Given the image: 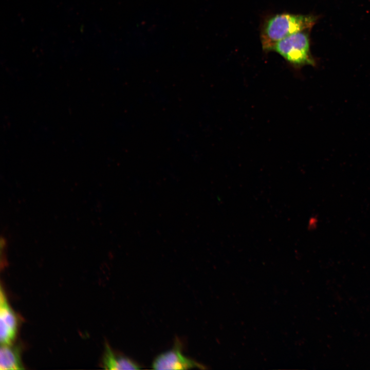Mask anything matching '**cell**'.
<instances>
[{
  "instance_id": "1",
  "label": "cell",
  "mask_w": 370,
  "mask_h": 370,
  "mask_svg": "<svg viewBox=\"0 0 370 370\" xmlns=\"http://www.w3.org/2000/svg\"><path fill=\"white\" fill-rule=\"evenodd\" d=\"M317 18L312 15L288 13L278 14L264 23L261 33L263 49L271 51L278 42L294 33L312 28Z\"/></svg>"
},
{
  "instance_id": "5",
  "label": "cell",
  "mask_w": 370,
  "mask_h": 370,
  "mask_svg": "<svg viewBox=\"0 0 370 370\" xmlns=\"http://www.w3.org/2000/svg\"><path fill=\"white\" fill-rule=\"evenodd\" d=\"M102 366L106 369H139V365L131 359L116 354L107 343L102 359Z\"/></svg>"
},
{
  "instance_id": "6",
  "label": "cell",
  "mask_w": 370,
  "mask_h": 370,
  "mask_svg": "<svg viewBox=\"0 0 370 370\" xmlns=\"http://www.w3.org/2000/svg\"><path fill=\"white\" fill-rule=\"evenodd\" d=\"M24 369L20 349L12 344H1L0 348V370Z\"/></svg>"
},
{
  "instance_id": "3",
  "label": "cell",
  "mask_w": 370,
  "mask_h": 370,
  "mask_svg": "<svg viewBox=\"0 0 370 370\" xmlns=\"http://www.w3.org/2000/svg\"><path fill=\"white\" fill-rule=\"evenodd\" d=\"M152 367L159 370L205 368L202 364L184 356L178 341L172 349L161 353L155 359Z\"/></svg>"
},
{
  "instance_id": "4",
  "label": "cell",
  "mask_w": 370,
  "mask_h": 370,
  "mask_svg": "<svg viewBox=\"0 0 370 370\" xmlns=\"http://www.w3.org/2000/svg\"><path fill=\"white\" fill-rule=\"evenodd\" d=\"M18 319L11 307L5 292L0 290V341L1 344H12L18 330Z\"/></svg>"
},
{
  "instance_id": "2",
  "label": "cell",
  "mask_w": 370,
  "mask_h": 370,
  "mask_svg": "<svg viewBox=\"0 0 370 370\" xmlns=\"http://www.w3.org/2000/svg\"><path fill=\"white\" fill-rule=\"evenodd\" d=\"M295 68L314 65L315 61L310 52V42L306 31L290 35L277 42L271 48Z\"/></svg>"
}]
</instances>
